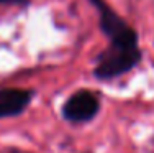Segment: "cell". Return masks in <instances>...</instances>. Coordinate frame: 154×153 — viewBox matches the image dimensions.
<instances>
[{
  "label": "cell",
  "instance_id": "obj_1",
  "mask_svg": "<svg viewBox=\"0 0 154 153\" xmlns=\"http://www.w3.org/2000/svg\"><path fill=\"white\" fill-rule=\"evenodd\" d=\"M141 58L143 53L138 46V33L113 40L95 59L94 76L100 81L115 79L136 68Z\"/></svg>",
  "mask_w": 154,
  "mask_h": 153
},
{
  "label": "cell",
  "instance_id": "obj_2",
  "mask_svg": "<svg viewBox=\"0 0 154 153\" xmlns=\"http://www.w3.org/2000/svg\"><path fill=\"white\" fill-rule=\"evenodd\" d=\"M100 110V102L97 96L87 89H80L67 97L62 105V117L71 123L90 122Z\"/></svg>",
  "mask_w": 154,
  "mask_h": 153
},
{
  "label": "cell",
  "instance_id": "obj_3",
  "mask_svg": "<svg viewBox=\"0 0 154 153\" xmlns=\"http://www.w3.org/2000/svg\"><path fill=\"white\" fill-rule=\"evenodd\" d=\"M33 94L28 89H0V119L20 115L30 105Z\"/></svg>",
  "mask_w": 154,
  "mask_h": 153
},
{
  "label": "cell",
  "instance_id": "obj_4",
  "mask_svg": "<svg viewBox=\"0 0 154 153\" xmlns=\"http://www.w3.org/2000/svg\"><path fill=\"white\" fill-rule=\"evenodd\" d=\"M30 0H0V5H28Z\"/></svg>",
  "mask_w": 154,
  "mask_h": 153
}]
</instances>
